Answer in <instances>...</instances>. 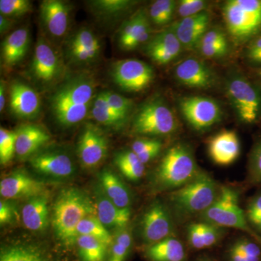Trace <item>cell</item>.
Instances as JSON below:
<instances>
[{"mask_svg": "<svg viewBox=\"0 0 261 261\" xmlns=\"http://www.w3.org/2000/svg\"><path fill=\"white\" fill-rule=\"evenodd\" d=\"M96 214L95 203L82 190L68 187L60 192L53 204L51 224L63 248L70 250L75 246L78 225L84 218Z\"/></svg>", "mask_w": 261, "mask_h": 261, "instance_id": "6da1fadb", "label": "cell"}, {"mask_svg": "<svg viewBox=\"0 0 261 261\" xmlns=\"http://www.w3.org/2000/svg\"><path fill=\"white\" fill-rule=\"evenodd\" d=\"M95 83L92 77L81 75L65 82L53 94L51 108L57 121L69 127L83 121L94 99Z\"/></svg>", "mask_w": 261, "mask_h": 261, "instance_id": "7a4b0ae2", "label": "cell"}, {"mask_svg": "<svg viewBox=\"0 0 261 261\" xmlns=\"http://www.w3.org/2000/svg\"><path fill=\"white\" fill-rule=\"evenodd\" d=\"M192 149L177 143L168 149L154 174L158 190H177L191 181L200 172Z\"/></svg>", "mask_w": 261, "mask_h": 261, "instance_id": "3957f363", "label": "cell"}, {"mask_svg": "<svg viewBox=\"0 0 261 261\" xmlns=\"http://www.w3.org/2000/svg\"><path fill=\"white\" fill-rule=\"evenodd\" d=\"M219 193L214 178L208 173L200 171L187 185L172 192L171 202L176 214L183 219L203 214Z\"/></svg>", "mask_w": 261, "mask_h": 261, "instance_id": "277c9868", "label": "cell"}, {"mask_svg": "<svg viewBox=\"0 0 261 261\" xmlns=\"http://www.w3.org/2000/svg\"><path fill=\"white\" fill-rule=\"evenodd\" d=\"M222 14L235 42H247L261 32V0H228L223 6Z\"/></svg>", "mask_w": 261, "mask_h": 261, "instance_id": "5b68a950", "label": "cell"}, {"mask_svg": "<svg viewBox=\"0 0 261 261\" xmlns=\"http://www.w3.org/2000/svg\"><path fill=\"white\" fill-rule=\"evenodd\" d=\"M202 221L210 223L219 227L236 228L255 238L257 236L252 231L244 211L240 205V197L236 190L229 187H222L216 200L200 215Z\"/></svg>", "mask_w": 261, "mask_h": 261, "instance_id": "8992f818", "label": "cell"}, {"mask_svg": "<svg viewBox=\"0 0 261 261\" xmlns=\"http://www.w3.org/2000/svg\"><path fill=\"white\" fill-rule=\"evenodd\" d=\"M177 127L173 111L161 100L145 103L136 113L132 122V132L140 135H169L176 132Z\"/></svg>", "mask_w": 261, "mask_h": 261, "instance_id": "52a82bcc", "label": "cell"}, {"mask_svg": "<svg viewBox=\"0 0 261 261\" xmlns=\"http://www.w3.org/2000/svg\"><path fill=\"white\" fill-rule=\"evenodd\" d=\"M226 93L240 118L247 124L255 123L261 116V93L241 75H235L226 84Z\"/></svg>", "mask_w": 261, "mask_h": 261, "instance_id": "ba28073f", "label": "cell"}, {"mask_svg": "<svg viewBox=\"0 0 261 261\" xmlns=\"http://www.w3.org/2000/svg\"><path fill=\"white\" fill-rule=\"evenodd\" d=\"M115 83L126 92H138L147 88L154 79L150 65L137 59L117 61L111 70Z\"/></svg>", "mask_w": 261, "mask_h": 261, "instance_id": "9c48e42d", "label": "cell"}, {"mask_svg": "<svg viewBox=\"0 0 261 261\" xmlns=\"http://www.w3.org/2000/svg\"><path fill=\"white\" fill-rule=\"evenodd\" d=\"M140 230L146 247L173 237L172 218L162 202L155 201L149 205L141 219Z\"/></svg>", "mask_w": 261, "mask_h": 261, "instance_id": "30bf717a", "label": "cell"}, {"mask_svg": "<svg viewBox=\"0 0 261 261\" xmlns=\"http://www.w3.org/2000/svg\"><path fill=\"white\" fill-rule=\"evenodd\" d=\"M180 110L185 120L196 130L207 129L221 120L222 111L211 98L194 96L182 98Z\"/></svg>", "mask_w": 261, "mask_h": 261, "instance_id": "8fae6325", "label": "cell"}, {"mask_svg": "<svg viewBox=\"0 0 261 261\" xmlns=\"http://www.w3.org/2000/svg\"><path fill=\"white\" fill-rule=\"evenodd\" d=\"M31 72L34 80L43 85L55 83L63 74L61 58L44 38L39 37L36 44Z\"/></svg>", "mask_w": 261, "mask_h": 261, "instance_id": "7c38bea8", "label": "cell"}, {"mask_svg": "<svg viewBox=\"0 0 261 261\" xmlns=\"http://www.w3.org/2000/svg\"><path fill=\"white\" fill-rule=\"evenodd\" d=\"M101 42L93 31L82 28L73 33L65 44V56L71 64H91L101 53Z\"/></svg>", "mask_w": 261, "mask_h": 261, "instance_id": "4fadbf2b", "label": "cell"}, {"mask_svg": "<svg viewBox=\"0 0 261 261\" xmlns=\"http://www.w3.org/2000/svg\"><path fill=\"white\" fill-rule=\"evenodd\" d=\"M47 193L44 182L38 181L25 171L18 170L0 181V195L4 200H30Z\"/></svg>", "mask_w": 261, "mask_h": 261, "instance_id": "5bb4252c", "label": "cell"}, {"mask_svg": "<svg viewBox=\"0 0 261 261\" xmlns=\"http://www.w3.org/2000/svg\"><path fill=\"white\" fill-rule=\"evenodd\" d=\"M108 142L100 129L87 124L82 130L77 147L81 164L86 168L97 167L106 157Z\"/></svg>", "mask_w": 261, "mask_h": 261, "instance_id": "9a60e30c", "label": "cell"}, {"mask_svg": "<svg viewBox=\"0 0 261 261\" xmlns=\"http://www.w3.org/2000/svg\"><path fill=\"white\" fill-rule=\"evenodd\" d=\"M32 167L44 176L53 178H67L72 176L75 166L66 153L58 151H45L30 158Z\"/></svg>", "mask_w": 261, "mask_h": 261, "instance_id": "2e32d148", "label": "cell"}, {"mask_svg": "<svg viewBox=\"0 0 261 261\" xmlns=\"http://www.w3.org/2000/svg\"><path fill=\"white\" fill-rule=\"evenodd\" d=\"M151 27L145 10L140 9L123 23L120 29L118 44L123 50H133L149 40Z\"/></svg>", "mask_w": 261, "mask_h": 261, "instance_id": "e0dca14e", "label": "cell"}, {"mask_svg": "<svg viewBox=\"0 0 261 261\" xmlns=\"http://www.w3.org/2000/svg\"><path fill=\"white\" fill-rule=\"evenodd\" d=\"M182 47L173 27L149 39L145 49L146 54L154 63L165 65L177 58L181 53Z\"/></svg>", "mask_w": 261, "mask_h": 261, "instance_id": "ac0fdd59", "label": "cell"}, {"mask_svg": "<svg viewBox=\"0 0 261 261\" xmlns=\"http://www.w3.org/2000/svg\"><path fill=\"white\" fill-rule=\"evenodd\" d=\"M175 75L180 83L192 88H209L215 82L212 70L197 58H187L181 62L176 67Z\"/></svg>", "mask_w": 261, "mask_h": 261, "instance_id": "d6986e66", "label": "cell"}, {"mask_svg": "<svg viewBox=\"0 0 261 261\" xmlns=\"http://www.w3.org/2000/svg\"><path fill=\"white\" fill-rule=\"evenodd\" d=\"M10 107L18 118H34L40 111V98L32 87L23 82H14L10 87Z\"/></svg>", "mask_w": 261, "mask_h": 261, "instance_id": "ffe728a7", "label": "cell"}, {"mask_svg": "<svg viewBox=\"0 0 261 261\" xmlns=\"http://www.w3.org/2000/svg\"><path fill=\"white\" fill-rule=\"evenodd\" d=\"M71 8L67 2L44 0L40 5V15L48 32L55 37L64 36L69 27Z\"/></svg>", "mask_w": 261, "mask_h": 261, "instance_id": "44dd1931", "label": "cell"}, {"mask_svg": "<svg viewBox=\"0 0 261 261\" xmlns=\"http://www.w3.org/2000/svg\"><path fill=\"white\" fill-rule=\"evenodd\" d=\"M208 153L219 166L232 164L240 154V142L236 132L224 130L214 136L208 142Z\"/></svg>", "mask_w": 261, "mask_h": 261, "instance_id": "7402d4cb", "label": "cell"}, {"mask_svg": "<svg viewBox=\"0 0 261 261\" xmlns=\"http://www.w3.org/2000/svg\"><path fill=\"white\" fill-rule=\"evenodd\" d=\"M0 261H62L47 247L34 243H15L3 245Z\"/></svg>", "mask_w": 261, "mask_h": 261, "instance_id": "603a6c76", "label": "cell"}, {"mask_svg": "<svg viewBox=\"0 0 261 261\" xmlns=\"http://www.w3.org/2000/svg\"><path fill=\"white\" fill-rule=\"evenodd\" d=\"M210 23V13L205 10L193 16L182 18L181 21L173 25V29L182 47L192 49L197 48L201 39L208 31Z\"/></svg>", "mask_w": 261, "mask_h": 261, "instance_id": "cb8c5ba5", "label": "cell"}, {"mask_svg": "<svg viewBox=\"0 0 261 261\" xmlns=\"http://www.w3.org/2000/svg\"><path fill=\"white\" fill-rule=\"evenodd\" d=\"M96 193V211L99 221L108 228L118 230L126 228L129 223L130 208H120L106 197L100 187Z\"/></svg>", "mask_w": 261, "mask_h": 261, "instance_id": "d4e9b609", "label": "cell"}, {"mask_svg": "<svg viewBox=\"0 0 261 261\" xmlns=\"http://www.w3.org/2000/svg\"><path fill=\"white\" fill-rule=\"evenodd\" d=\"M25 227L34 232L44 231L49 223V198L47 193L27 200L21 211Z\"/></svg>", "mask_w": 261, "mask_h": 261, "instance_id": "484cf974", "label": "cell"}, {"mask_svg": "<svg viewBox=\"0 0 261 261\" xmlns=\"http://www.w3.org/2000/svg\"><path fill=\"white\" fill-rule=\"evenodd\" d=\"M16 132V154L19 159L32 158L42 146L50 140L45 130L34 124L19 127Z\"/></svg>", "mask_w": 261, "mask_h": 261, "instance_id": "4316f807", "label": "cell"}, {"mask_svg": "<svg viewBox=\"0 0 261 261\" xmlns=\"http://www.w3.org/2000/svg\"><path fill=\"white\" fill-rule=\"evenodd\" d=\"M30 35L25 28L18 29L5 38L2 44V58L8 67L18 64L28 51Z\"/></svg>", "mask_w": 261, "mask_h": 261, "instance_id": "83f0119b", "label": "cell"}, {"mask_svg": "<svg viewBox=\"0 0 261 261\" xmlns=\"http://www.w3.org/2000/svg\"><path fill=\"white\" fill-rule=\"evenodd\" d=\"M101 190L113 204L120 208H130L132 194L128 187L118 176L106 169L99 176Z\"/></svg>", "mask_w": 261, "mask_h": 261, "instance_id": "f1b7e54d", "label": "cell"}, {"mask_svg": "<svg viewBox=\"0 0 261 261\" xmlns=\"http://www.w3.org/2000/svg\"><path fill=\"white\" fill-rule=\"evenodd\" d=\"M145 258L148 261H186L185 246L177 238H168L147 247Z\"/></svg>", "mask_w": 261, "mask_h": 261, "instance_id": "f546056e", "label": "cell"}, {"mask_svg": "<svg viewBox=\"0 0 261 261\" xmlns=\"http://www.w3.org/2000/svg\"><path fill=\"white\" fill-rule=\"evenodd\" d=\"M137 4L130 0H96L89 2L91 8L98 18L106 20H114L126 13Z\"/></svg>", "mask_w": 261, "mask_h": 261, "instance_id": "4dcf8cb0", "label": "cell"}, {"mask_svg": "<svg viewBox=\"0 0 261 261\" xmlns=\"http://www.w3.org/2000/svg\"><path fill=\"white\" fill-rule=\"evenodd\" d=\"M75 246L80 261H106L107 258L109 247L92 237L80 235Z\"/></svg>", "mask_w": 261, "mask_h": 261, "instance_id": "1f68e13d", "label": "cell"}, {"mask_svg": "<svg viewBox=\"0 0 261 261\" xmlns=\"http://www.w3.org/2000/svg\"><path fill=\"white\" fill-rule=\"evenodd\" d=\"M114 162L121 174L129 181H138L145 174V164L132 150L118 152Z\"/></svg>", "mask_w": 261, "mask_h": 261, "instance_id": "d6a6232c", "label": "cell"}, {"mask_svg": "<svg viewBox=\"0 0 261 261\" xmlns=\"http://www.w3.org/2000/svg\"><path fill=\"white\" fill-rule=\"evenodd\" d=\"M133 246V238L128 228L116 230L113 241L108 248L106 261H126Z\"/></svg>", "mask_w": 261, "mask_h": 261, "instance_id": "836d02e7", "label": "cell"}, {"mask_svg": "<svg viewBox=\"0 0 261 261\" xmlns=\"http://www.w3.org/2000/svg\"><path fill=\"white\" fill-rule=\"evenodd\" d=\"M91 108H92L91 114L92 118L97 123H100L103 126L118 128H121L123 124H125L124 122L122 121L113 111L112 108L110 107L102 92L98 94L97 97H94Z\"/></svg>", "mask_w": 261, "mask_h": 261, "instance_id": "e575fe53", "label": "cell"}, {"mask_svg": "<svg viewBox=\"0 0 261 261\" xmlns=\"http://www.w3.org/2000/svg\"><path fill=\"white\" fill-rule=\"evenodd\" d=\"M77 234L78 237L80 235L92 237L108 247L111 246L113 241L112 235L96 215L87 216L81 221L77 227Z\"/></svg>", "mask_w": 261, "mask_h": 261, "instance_id": "d590c367", "label": "cell"}, {"mask_svg": "<svg viewBox=\"0 0 261 261\" xmlns=\"http://www.w3.org/2000/svg\"><path fill=\"white\" fill-rule=\"evenodd\" d=\"M176 6L173 0H157L149 8V18L155 25H166L172 19Z\"/></svg>", "mask_w": 261, "mask_h": 261, "instance_id": "8d00e7d4", "label": "cell"}, {"mask_svg": "<svg viewBox=\"0 0 261 261\" xmlns=\"http://www.w3.org/2000/svg\"><path fill=\"white\" fill-rule=\"evenodd\" d=\"M102 93L110 107L112 108L113 111L122 121L126 123L133 110V102L132 99L123 97L121 94L108 91L102 92Z\"/></svg>", "mask_w": 261, "mask_h": 261, "instance_id": "74e56055", "label": "cell"}, {"mask_svg": "<svg viewBox=\"0 0 261 261\" xmlns=\"http://www.w3.org/2000/svg\"><path fill=\"white\" fill-rule=\"evenodd\" d=\"M16 154V132L0 128V163L6 165Z\"/></svg>", "mask_w": 261, "mask_h": 261, "instance_id": "f35d334b", "label": "cell"}, {"mask_svg": "<svg viewBox=\"0 0 261 261\" xmlns=\"http://www.w3.org/2000/svg\"><path fill=\"white\" fill-rule=\"evenodd\" d=\"M245 215L249 226L261 238V191L255 194L249 201Z\"/></svg>", "mask_w": 261, "mask_h": 261, "instance_id": "ab89813d", "label": "cell"}, {"mask_svg": "<svg viewBox=\"0 0 261 261\" xmlns=\"http://www.w3.org/2000/svg\"><path fill=\"white\" fill-rule=\"evenodd\" d=\"M32 3L29 0H1L0 13L8 18H18L29 13Z\"/></svg>", "mask_w": 261, "mask_h": 261, "instance_id": "60d3db41", "label": "cell"}, {"mask_svg": "<svg viewBox=\"0 0 261 261\" xmlns=\"http://www.w3.org/2000/svg\"><path fill=\"white\" fill-rule=\"evenodd\" d=\"M249 181L252 185H261V139L252 147L249 160Z\"/></svg>", "mask_w": 261, "mask_h": 261, "instance_id": "b9f144b4", "label": "cell"}, {"mask_svg": "<svg viewBox=\"0 0 261 261\" xmlns=\"http://www.w3.org/2000/svg\"><path fill=\"white\" fill-rule=\"evenodd\" d=\"M200 227L204 249L210 248L219 243L223 235L222 228L205 221L200 222Z\"/></svg>", "mask_w": 261, "mask_h": 261, "instance_id": "7bdbcfd3", "label": "cell"}, {"mask_svg": "<svg viewBox=\"0 0 261 261\" xmlns=\"http://www.w3.org/2000/svg\"><path fill=\"white\" fill-rule=\"evenodd\" d=\"M207 5L203 0H182L178 5V14L182 18L193 16L205 11Z\"/></svg>", "mask_w": 261, "mask_h": 261, "instance_id": "ee69618b", "label": "cell"}, {"mask_svg": "<svg viewBox=\"0 0 261 261\" xmlns=\"http://www.w3.org/2000/svg\"><path fill=\"white\" fill-rule=\"evenodd\" d=\"M199 45L228 48L227 39L222 31L219 29H212L204 34L199 43Z\"/></svg>", "mask_w": 261, "mask_h": 261, "instance_id": "f6af8a7d", "label": "cell"}, {"mask_svg": "<svg viewBox=\"0 0 261 261\" xmlns=\"http://www.w3.org/2000/svg\"><path fill=\"white\" fill-rule=\"evenodd\" d=\"M162 142L159 140L139 139L135 140L132 144V150L139 156L155 149H162Z\"/></svg>", "mask_w": 261, "mask_h": 261, "instance_id": "bcb514c9", "label": "cell"}, {"mask_svg": "<svg viewBox=\"0 0 261 261\" xmlns=\"http://www.w3.org/2000/svg\"><path fill=\"white\" fill-rule=\"evenodd\" d=\"M17 219V212L14 205L7 200L0 201V224H12Z\"/></svg>", "mask_w": 261, "mask_h": 261, "instance_id": "7dc6e473", "label": "cell"}, {"mask_svg": "<svg viewBox=\"0 0 261 261\" xmlns=\"http://www.w3.org/2000/svg\"><path fill=\"white\" fill-rule=\"evenodd\" d=\"M246 56L253 64L261 65V36L252 39L247 47Z\"/></svg>", "mask_w": 261, "mask_h": 261, "instance_id": "c3c4849f", "label": "cell"}, {"mask_svg": "<svg viewBox=\"0 0 261 261\" xmlns=\"http://www.w3.org/2000/svg\"><path fill=\"white\" fill-rule=\"evenodd\" d=\"M201 54L207 58H219L227 53L228 48L214 47V46L199 45Z\"/></svg>", "mask_w": 261, "mask_h": 261, "instance_id": "681fc988", "label": "cell"}, {"mask_svg": "<svg viewBox=\"0 0 261 261\" xmlns=\"http://www.w3.org/2000/svg\"><path fill=\"white\" fill-rule=\"evenodd\" d=\"M12 25H13V22L9 18L0 15V32L1 34L8 32L9 29H11Z\"/></svg>", "mask_w": 261, "mask_h": 261, "instance_id": "f907efd6", "label": "cell"}, {"mask_svg": "<svg viewBox=\"0 0 261 261\" xmlns=\"http://www.w3.org/2000/svg\"><path fill=\"white\" fill-rule=\"evenodd\" d=\"M5 91H6V84H5V81L2 80L1 83H0V111L1 112H3L4 110L5 102H6Z\"/></svg>", "mask_w": 261, "mask_h": 261, "instance_id": "816d5d0a", "label": "cell"}, {"mask_svg": "<svg viewBox=\"0 0 261 261\" xmlns=\"http://www.w3.org/2000/svg\"><path fill=\"white\" fill-rule=\"evenodd\" d=\"M255 73H256V74L261 79V67L260 68H257Z\"/></svg>", "mask_w": 261, "mask_h": 261, "instance_id": "f5cc1de1", "label": "cell"}, {"mask_svg": "<svg viewBox=\"0 0 261 261\" xmlns=\"http://www.w3.org/2000/svg\"><path fill=\"white\" fill-rule=\"evenodd\" d=\"M255 240H257V242H258L259 243H260V245H261V238L259 236H256L255 238Z\"/></svg>", "mask_w": 261, "mask_h": 261, "instance_id": "db71d44e", "label": "cell"}, {"mask_svg": "<svg viewBox=\"0 0 261 261\" xmlns=\"http://www.w3.org/2000/svg\"><path fill=\"white\" fill-rule=\"evenodd\" d=\"M200 261H211V260H208V259H202V260H200Z\"/></svg>", "mask_w": 261, "mask_h": 261, "instance_id": "11a10c76", "label": "cell"}]
</instances>
